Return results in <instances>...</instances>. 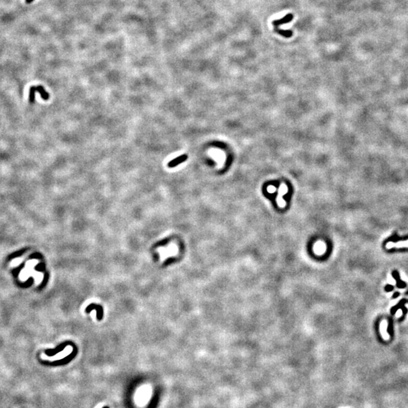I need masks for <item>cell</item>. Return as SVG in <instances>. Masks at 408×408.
<instances>
[{"mask_svg":"<svg viewBox=\"0 0 408 408\" xmlns=\"http://www.w3.org/2000/svg\"><path fill=\"white\" fill-rule=\"evenodd\" d=\"M37 92L39 93H40L41 97L43 98L44 100H48L49 98V95L47 92H45V90L44 89V88L41 85H38V86L35 87V86H32L30 88V102H33L35 100V92Z\"/></svg>","mask_w":408,"mask_h":408,"instance_id":"cell-1","label":"cell"},{"mask_svg":"<svg viewBox=\"0 0 408 408\" xmlns=\"http://www.w3.org/2000/svg\"><path fill=\"white\" fill-rule=\"evenodd\" d=\"M187 159H188V156L186 154H183V155H181L179 157H176V158L173 159L171 161H169L168 163L167 166L169 168H174L176 167V166H179V164H181L183 162L186 161Z\"/></svg>","mask_w":408,"mask_h":408,"instance_id":"cell-2","label":"cell"},{"mask_svg":"<svg viewBox=\"0 0 408 408\" xmlns=\"http://www.w3.org/2000/svg\"><path fill=\"white\" fill-rule=\"evenodd\" d=\"M293 14H287V15H286L285 17H283V18L280 19V20H274V21L272 22V23H273L274 26H279V25L283 24V23H289V22H290L291 20H293Z\"/></svg>","mask_w":408,"mask_h":408,"instance_id":"cell-3","label":"cell"},{"mask_svg":"<svg viewBox=\"0 0 408 408\" xmlns=\"http://www.w3.org/2000/svg\"><path fill=\"white\" fill-rule=\"evenodd\" d=\"M406 303H408V301L406 299H402L401 301H400V302L398 303V305H397L394 306V307L392 308V309L391 310V314H395V312H396V311H397V309H399V308H400V309H402V310H403V314H406V311H407V310L406 309V308L404 307V305L406 304Z\"/></svg>","mask_w":408,"mask_h":408,"instance_id":"cell-4","label":"cell"},{"mask_svg":"<svg viewBox=\"0 0 408 408\" xmlns=\"http://www.w3.org/2000/svg\"><path fill=\"white\" fill-rule=\"evenodd\" d=\"M392 276L394 277V279L397 281V284H397V287H398V288H404V287H406V283L403 282V281H402L400 279L399 274H398V272L397 271H394L392 272Z\"/></svg>","mask_w":408,"mask_h":408,"instance_id":"cell-5","label":"cell"},{"mask_svg":"<svg viewBox=\"0 0 408 408\" xmlns=\"http://www.w3.org/2000/svg\"><path fill=\"white\" fill-rule=\"evenodd\" d=\"M324 248H325L324 244L323 243L321 242L316 243L314 247V250L315 253H318V254H321V253H322L323 252H324Z\"/></svg>","mask_w":408,"mask_h":408,"instance_id":"cell-6","label":"cell"},{"mask_svg":"<svg viewBox=\"0 0 408 408\" xmlns=\"http://www.w3.org/2000/svg\"><path fill=\"white\" fill-rule=\"evenodd\" d=\"M275 31L278 32V33H280L281 35H283V36H285V37H287V38L290 37V36L293 35V32L291 31V30H281V29H279V28H278V27H276V29H275Z\"/></svg>","mask_w":408,"mask_h":408,"instance_id":"cell-7","label":"cell"},{"mask_svg":"<svg viewBox=\"0 0 408 408\" xmlns=\"http://www.w3.org/2000/svg\"><path fill=\"white\" fill-rule=\"evenodd\" d=\"M393 289H394V287L391 285H386L385 287V291H387V292H391L393 290Z\"/></svg>","mask_w":408,"mask_h":408,"instance_id":"cell-8","label":"cell"},{"mask_svg":"<svg viewBox=\"0 0 408 408\" xmlns=\"http://www.w3.org/2000/svg\"><path fill=\"white\" fill-rule=\"evenodd\" d=\"M399 295H400V293H397H397H394V295H393V299L397 298V297H398V296H399Z\"/></svg>","mask_w":408,"mask_h":408,"instance_id":"cell-9","label":"cell"},{"mask_svg":"<svg viewBox=\"0 0 408 408\" xmlns=\"http://www.w3.org/2000/svg\"><path fill=\"white\" fill-rule=\"evenodd\" d=\"M33 1H34V0H25V2H26V4H30L32 3Z\"/></svg>","mask_w":408,"mask_h":408,"instance_id":"cell-10","label":"cell"}]
</instances>
